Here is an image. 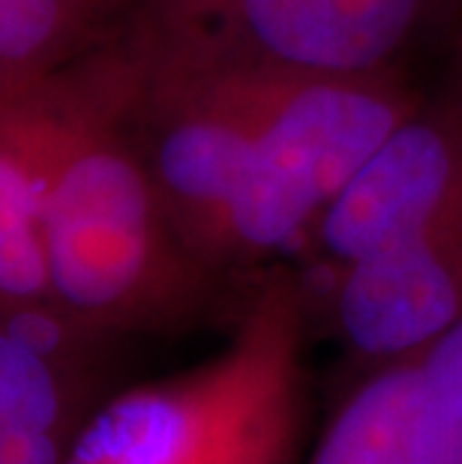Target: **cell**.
Segmentation results:
<instances>
[{"label":"cell","instance_id":"7a4b0ae2","mask_svg":"<svg viewBox=\"0 0 462 464\" xmlns=\"http://www.w3.org/2000/svg\"><path fill=\"white\" fill-rule=\"evenodd\" d=\"M52 300L117 339L231 327L252 282H231L192 255L123 123L114 45L70 69V117L45 225Z\"/></svg>","mask_w":462,"mask_h":464},{"label":"cell","instance_id":"7c38bea8","mask_svg":"<svg viewBox=\"0 0 462 464\" xmlns=\"http://www.w3.org/2000/svg\"><path fill=\"white\" fill-rule=\"evenodd\" d=\"M438 100L462 121V13H459V34H457V48H454V66H450L447 87Z\"/></svg>","mask_w":462,"mask_h":464},{"label":"cell","instance_id":"5b68a950","mask_svg":"<svg viewBox=\"0 0 462 464\" xmlns=\"http://www.w3.org/2000/svg\"><path fill=\"white\" fill-rule=\"evenodd\" d=\"M462 219V121L424 100L319 216L307 246L333 266Z\"/></svg>","mask_w":462,"mask_h":464},{"label":"cell","instance_id":"9c48e42d","mask_svg":"<svg viewBox=\"0 0 462 464\" xmlns=\"http://www.w3.org/2000/svg\"><path fill=\"white\" fill-rule=\"evenodd\" d=\"M70 117V69L0 100V300H52L45 225Z\"/></svg>","mask_w":462,"mask_h":464},{"label":"cell","instance_id":"8992f818","mask_svg":"<svg viewBox=\"0 0 462 464\" xmlns=\"http://www.w3.org/2000/svg\"><path fill=\"white\" fill-rule=\"evenodd\" d=\"M303 464H462V321L367 365Z\"/></svg>","mask_w":462,"mask_h":464},{"label":"cell","instance_id":"3957f363","mask_svg":"<svg viewBox=\"0 0 462 464\" xmlns=\"http://www.w3.org/2000/svg\"><path fill=\"white\" fill-rule=\"evenodd\" d=\"M229 330L192 369L108 392L66 464H303L307 282L289 264L261 270Z\"/></svg>","mask_w":462,"mask_h":464},{"label":"cell","instance_id":"6da1fadb","mask_svg":"<svg viewBox=\"0 0 462 464\" xmlns=\"http://www.w3.org/2000/svg\"><path fill=\"white\" fill-rule=\"evenodd\" d=\"M112 45L123 123L174 228L231 282L307 246L324 207L424 102L406 75H291Z\"/></svg>","mask_w":462,"mask_h":464},{"label":"cell","instance_id":"277c9868","mask_svg":"<svg viewBox=\"0 0 462 464\" xmlns=\"http://www.w3.org/2000/svg\"><path fill=\"white\" fill-rule=\"evenodd\" d=\"M462 0H135L123 45L291 75L385 78Z\"/></svg>","mask_w":462,"mask_h":464},{"label":"cell","instance_id":"30bf717a","mask_svg":"<svg viewBox=\"0 0 462 464\" xmlns=\"http://www.w3.org/2000/svg\"><path fill=\"white\" fill-rule=\"evenodd\" d=\"M135 0H0V100L52 82L123 31Z\"/></svg>","mask_w":462,"mask_h":464},{"label":"cell","instance_id":"ba28073f","mask_svg":"<svg viewBox=\"0 0 462 464\" xmlns=\"http://www.w3.org/2000/svg\"><path fill=\"white\" fill-rule=\"evenodd\" d=\"M123 342L54 300H0V434H78L108 396L105 383Z\"/></svg>","mask_w":462,"mask_h":464},{"label":"cell","instance_id":"52a82bcc","mask_svg":"<svg viewBox=\"0 0 462 464\" xmlns=\"http://www.w3.org/2000/svg\"><path fill=\"white\" fill-rule=\"evenodd\" d=\"M333 270L330 330L363 369L462 321V219Z\"/></svg>","mask_w":462,"mask_h":464},{"label":"cell","instance_id":"8fae6325","mask_svg":"<svg viewBox=\"0 0 462 464\" xmlns=\"http://www.w3.org/2000/svg\"><path fill=\"white\" fill-rule=\"evenodd\" d=\"M73 440V431H4L0 434V464H66Z\"/></svg>","mask_w":462,"mask_h":464}]
</instances>
